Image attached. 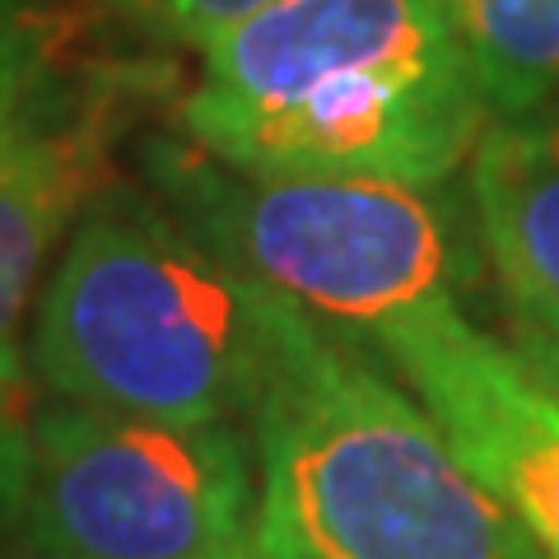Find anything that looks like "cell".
<instances>
[{
	"label": "cell",
	"instance_id": "obj_4",
	"mask_svg": "<svg viewBox=\"0 0 559 559\" xmlns=\"http://www.w3.org/2000/svg\"><path fill=\"white\" fill-rule=\"evenodd\" d=\"M154 197L224 261L318 326L382 345L401 322L452 308L480 275V234L443 187L382 178H266L154 140Z\"/></svg>",
	"mask_w": 559,
	"mask_h": 559
},
{
	"label": "cell",
	"instance_id": "obj_13",
	"mask_svg": "<svg viewBox=\"0 0 559 559\" xmlns=\"http://www.w3.org/2000/svg\"><path fill=\"white\" fill-rule=\"evenodd\" d=\"M503 312H509V345L518 359L559 392V312L527 304H503Z\"/></svg>",
	"mask_w": 559,
	"mask_h": 559
},
{
	"label": "cell",
	"instance_id": "obj_12",
	"mask_svg": "<svg viewBox=\"0 0 559 559\" xmlns=\"http://www.w3.org/2000/svg\"><path fill=\"white\" fill-rule=\"evenodd\" d=\"M28 476V411L24 396L0 388V527L20 522Z\"/></svg>",
	"mask_w": 559,
	"mask_h": 559
},
{
	"label": "cell",
	"instance_id": "obj_9",
	"mask_svg": "<svg viewBox=\"0 0 559 559\" xmlns=\"http://www.w3.org/2000/svg\"><path fill=\"white\" fill-rule=\"evenodd\" d=\"M495 112L559 94V0H433Z\"/></svg>",
	"mask_w": 559,
	"mask_h": 559
},
{
	"label": "cell",
	"instance_id": "obj_3",
	"mask_svg": "<svg viewBox=\"0 0 559 559\" xmlns=\"http://www.w3.org/2000/svg\"><path fill=\"white\" fill-rule=\"evenodd\" d=\"M275 294L159 197L103 191L70 229L28 322V373L57 401L248 425Z\"/></svg>",
	"mask_w": 559,
	"mask_h": 559
},
{
	"label": "cell",
	"instance_id": "obj_2",
	"mask_svg": "<svg viewBox=\"0 0 559 559\" xmlns=\"http://www.w3.org/2000/svg\"><path fill=\"white\" fill-rule=\"evenodd\" d=\"M248 433L261 559H546L369 349L285 299Z\"/></svg>",
	"mask_w": 559,
	"mask_h": 559
},
{
	"label": "cell",
	"instance_id": "obj_5",
	"mask_svg": "<svg viewBox=\"0 0 559 559\" xmlns=\"http://www.w3.org/2000/svg\"><path fill=\"white\" fill-rule=\"evenodd\" d=\"M257 448L238 419L28 411L20 527L38 559L257 555Z\"/></svg>",
	"mask_w": 559,
	"mask_h": 559
},
{
	"label": "cell",
	"instance_id": "obj_6",
	"mask_svg": "<svg viewBox=\"0 0 559 559\" xmlns=\"http://www.w3.org/2000/svg\"><path fill=\"white\" fill-rule=\"evenodd\" d=\"M546 559H559V392L462 304L401 322L373 349Z\"/></svg>",
	"mask_w": 559,
	"mask_h": 559
},
{
	"label": "cell",
	"instance_id": "obj_14",
	"mask_svg": "<svg viewBox=\"0 0 559 559\" xmlns=\"http://www.w3.org/2000/svg\"><path fill=\"white\" fill-rule=\"evenodd\" d=\"M248 559H261V550H257V555H248Z\"/></svg>",
	"mask_w": 559,
	"mask_h": 559
},
{
	"label": "cell",
	"instance_id": "obj_1",
	"mask_svg": "<svg viewBox=\"0 0 559 559\" xmlns=\"http://www.w3.org/2000/svg\"><path fill=\"white\" fill-rule=\"evenodd\" d=\"M495 117L433 0H271L197 51L182 140L266 178L443 187Z\"/></svg>",
	"mask_w": 559,
	"mask_h": 559
},
{
	"label": "cell",
	"instance_id": "obj_8",
	"mask_svg": "<svg viewBox=\"0 0 559 559\" xmlns=\"http://www.w3.org/2000/svg\"><path fill=\"white\" fill-rule=\"evenodd\" d=\"M462 173L503 304L559 312V94L489 117Z\"/></svg>",
	"mask_w": 559,
	"mask_h": 559
},
{
	"label": "cell",
	"instance_id": "obj_7",
	"mask_svg": "<svg viewBox=\"0 0 559 559\" xmlns=\"http://www.w3.org/2000/svg\"><path fill=\"white\" fill-rule=\"evenodd\" d=\"M127 80L51 94L0 131V388H28L33 294L70 229L108 191Z\"/></svg>",
	"mask_w": 559,
	"mask_h": 559
},
{
	"label": "cell",
	"instance_id": "obj_10",
	"mask_svg": "<svg viewBox=\"0 0 559 559\" xmlns=\"http://www.w3.org/2000/svg\"><path fill=\"white\" fill-rule=\"evenodd\" d=\"M66 43L57 0H0V131L66 90Z\"/></svg>",
	"mask_w": 559,
	"mask_h": 559
},
{
	"label": "cell",
	"instance_id": "obj_11",
	"mask_svg": "<svg viewBox=\"0 0 559 559\" xmlns=\"http://www.w3.org/2000/svg\"><path fill=\"white\" fill-rule=\"evenodd\" d=\"M98 5L150 47L201 51L215 33L234 28L271 0H98Z\"/></svg>",
	"mask_w": 559,
	"mask_h": 559
}]
</instances>
